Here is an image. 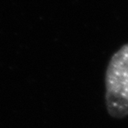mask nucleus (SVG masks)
Masks as SVG:
<instances>
[{
	"label": "nucleus",
	"mask_w": 128,
	"mask_h": 128,
	"mask_svg": "<svg viewBox=\"0 0 128 128\" xmlns=\"http://www.w3.org/2000/svg\"><path fill=\"white\" fill-rule=\"evenodd\" d=\"M105 102L108 114L115 119L128 116V43L110 59L105 75Z\"/></svg>",
	"instance_id": "obj_1"
}]
</instances>
